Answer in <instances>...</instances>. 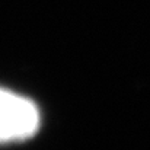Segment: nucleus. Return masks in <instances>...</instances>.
Returning <instances> with one entry per match:
<instances>
[{"instance_id": "1", "label": "nucleus", "mask_w": 150, "mask_h": 150, "mask_svg": "<svg viewBox=\"0 0 150 150\" xmlns=\"http://www.w3.org/2000/svg\"><path fill=\"white\" fill-rule=\"evenodd\" d=\"M40 125V114L29 99L12 92H1V140H22L32 136Z\"/></svg>"}]
</instances>
